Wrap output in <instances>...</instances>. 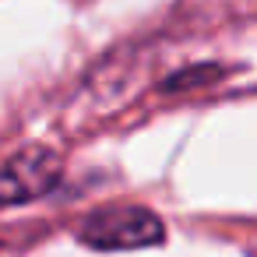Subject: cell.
Here are the masks:
<instances>
[{
    "label": "cell",
    "instance_id": "2",
    "mask_svg": "<svg viewBox=\"0 0 257 257\" xmlns=\"http://www.w3.org/2000/svg\"><path fill=\"white\" fill-rule=\"evenodd\" d=\"M64 173V162L53 148H22L0 166V208L8 204H25L43 197L46 190L57 187Z\"/></svg>",
    "mask_w": 257,
    "mask_h": 257
},
{
    "label": "cell",
    "instance_id": "3",
    "mask_svg": "<svg viewBox=\"0 0 257 257\" xmlns=\"http://www.w3.org/2000/svg\"><path fill=\"white\" fill-rule=\"evenodd\" d=\"M222 74H225V71H222L218 64H197V67H183V71H176L173 78H166L162 88H166V92L201 88V85H208V81H215V78H222Z\"/></svg>",
    "mask_w": 257,
    "mask_h": 257
},
{
    "label": "cell",
    "instance_id": "1",
    "mask_svg": "<svg viewBox=\"0 0 257 257\" xmlns=\"http://www.w3.org/2000/svg\"><path fill=\"white\" fill-rule=\"evenodd\" d=\"M78 239L95 250H138L162 243L166 225L155 211L141 204H113L85 215V222L78 225Z\"/></svg>",
    "mask_w": 257,
    "mask_h": 257
}]
</instances>
